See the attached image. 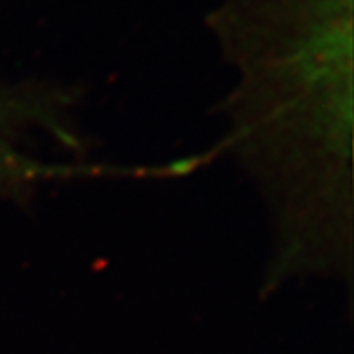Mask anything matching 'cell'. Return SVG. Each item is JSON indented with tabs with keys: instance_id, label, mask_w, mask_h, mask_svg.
<instances>
[{
	"instance_id": "1",
	"label": "cell",
	"mask_w": 354,
	"mask_h": 354,
	"mask_svg": "<svg viewBox=\"0 0 354 354\" xmlns=\"http://www.w3.org/2000/svg\"><path fill=\"white\" fill-rule=\"evenodd\" d=\"M354 0H221L207 15L234 86L220 104L233 158L272 234L264 289L353 274Z\"/></svg>"
}]
</instances>
